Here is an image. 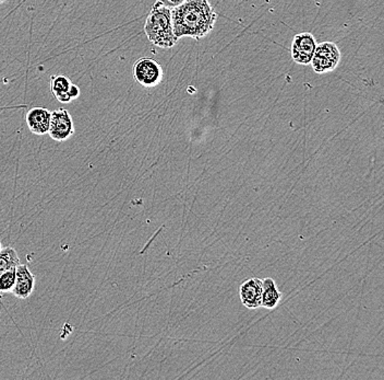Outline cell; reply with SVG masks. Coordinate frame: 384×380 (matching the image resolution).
I'll use <instances>...</instances> for the list:
<instances>
[{
	"instance_id": "15",
	"label": "cell",
	"mask_w": 384,
	"mask_h": 380,
	"mask_svg": "<svg viewBox=\"0 0 384 380\" xmlns=\"http://www.w3.org/2000/svg\"><path fill=\"white\" fill-rule=\"evenodd\" d=\"M6 1H7V0H0V5H1V3H6Z\"/></svg>"
},
{
	"instance_id": "3",
	"label": "cell",
	"mask_w": 384,
	"mask_h": 380,
	"mask_svg": "<svg viewBox=\"0 0 384 380\" xmlns=\"http://www.w3.org/2000/svg\"><path fill=\"white\" fill-rule=\"evenodd\" d=\"M341 50L333 42H322L316 44L311 66L316 74H327L333 72L340 63Z\"/></svg>"
},
{
	"instance_id": "2",
	"label": "cell",
	"mask_w": 384,
	"mask_h": 380,
	"mask_svg": "<svg viewBox=\"0 0 384 380\" xmlns=\"http://www.w3.org/2000/svg\"><path fill=\"white\" fill-rule=\"evenodd\" d=\"M144 33L150 42L157 48H174L179 39L174 33L172 9L156 1L144 24Z\"/></svg>"
},
{
	"instance_id": "8",
	"label": "cell",
	"mask_w": 384,
	"mask_h": 380,
	"mask_svg": "<svg viewBox=\"0 0 384 380\" xmlns=\"http://www.w3.org/2000/svg\"><path fill=\"white\" fill-rule=\"evenodd\" d=\"M35 288V276L26 264H19L16 269V281L12 294L16 298L28 299L33 294Z\"/></svg>"
},
{
	"instance_id": "10",
	"label": "cell",
	"mask_w": 384,
	"mask_h": 380,
	"mask_svg": "<svg viewBox=\"0 0 384 380\" xmlns=\"http://www.w3.org/2000/svg\"><path fill=\"white\" fill-rule=\"evenodd\" d=\"M241 303L248 309H258L261 307L262 301V280L260 278H250L241 284L239 289Z\"/></svg>"
},
{
	"instance_id": "12",
	"label": "cell",
	"mask_w": 384,
	"mask_h": 380,
	"mask_svg": "<svg viewBox=\"0 0 384 380\" xmlns=\"http://www.w3.org/2000/svg\"><path fill=\"white\" fill-rule=\"evenodd\" d=\"M20 264L18 252L16 249L7 247L0 251V275L8 269H14Z\"/></svg>"
},
{
	"instance_id": "14",
	"label": "cell",
	"mask_w": 384,
	"mask_h": 380,
	"mask_svg": "<svg viewBox=\"0 0 384 380\" xmlns=\"http://www.w3.org/2000/svg\"><path fill=\"white\" fill-rule=\"evenodd\" d=\"M156 1L157 3H162L163 6L168 7V8L173 9L185 3L186 0H156Z\"/></svg>"
},
{
	"instance_id": "16",
	"label": "cell",
	"mask_w": 384,
	"mask_h": 380,
	"mask_svg": "<svg viewBox=\"0 0 384 380\" xmlns=\"http://www.w3.org/2000/svg\"><path fill=\"white\" fill-rule=\"evenodd\" d=\"M3 249V245H1V241H0V251Z\"/></svg>"
},
{
	"instance_id": "5",
	"label": "cell",
	"mask_w": 384,
	"mask_h": 380,
	"mask_svg": "<svg viewBox=\"0 0 384 380\" xmlns=\"http://www.w3.org/2000/svg\"><path fill=\"white\" fill-rule=\"evenodd\" d=\"M50 138L61 143L68 140L74 134V120L65 108H58L52 112L50 117Z\"/></svg>"
},
{
	"instance_id": "9",
	"label": "cell",
	"mask_w": 384,
	"mask_h": 380,
	"mask_svg": "<svg viewBox=\"0 0 384 380\" xmlns=\"http://www.w3.org/2000/svg\"><path fill=\"white\" fill-rule=\"evenodd\" d=\"M50 117H52V112L48 108H41V106L30 108L29 112L26 113V124L29 127L30 132L39 136L48 134Z\"/></svg>"
},
{
	"instance_id": "13",
	"label": "cell",
	"mask_w": 384,
	"mask_h": 380,
	"mask_svg": "<svg viewBox=\"0 0 384 380\" xmlns=\"http://www.w3.org/2000/svg\"><path fill=\"white\" fill-rule=\"evenodd\" d=\"M16 269L17 267L8 269L0 275V295L10 294L12 291L14 281H16Z\"/></svg>"
},
{
	"instance_id": "6",
	"label": "cell",
	"mask_w": 384,
	"mask_h": 380,
	"mask_svg": "<svg viewBox=\"0 0 384 380\" xmlns=\"http://www.w3.org/2000/svg\"><path fill=\"white\" fill-rule=\"evenodd\" d=\"M316 41L310 32H303L294 37L292 57L298 65H309L316 50Z\"/></svg>"
},
{
	"instance_id": "4",
	"label": "cell",
	"mask_w": 384,
	"mask_h": 380,
	"mask_svg": "<svg viewBox=\"0 0 384 380\" xmlns=\"http://www.w3.org/2000/svg\"><path fill=\"white\" fill-rule=\"evenodd\" d=\"M162 66L154 59L142 57L134 65V78L139 85L145 88H154L163 80Z\"/></svg>"
},
{
	"instance_id": "7",
	"label": "cell",
	"mask_w": 384,
	"mask_h": 380,
	"mask_svg": "<svg viewBox=\"0 0 384 380\" xmlns=\"http://www.w3.org/2000/svg\"><path fill=\"white\" fill-rule=\"evenodd\" d=\"M50 91L56 100L61 103H69L76 100L80 95V89L63 75H54L50 77Z\"/></svg>"
},
{
	"instance_id": "11",
	"label": "cell",
	"mask_w": 384,
	"mask_h": 380,
	"mask_svg": "<svg viewBox=\"0 0 384 380\" xmlns=\"http://www.w3.org/2000/svg\"><path fill=\"white\" fill-rule=\"evenodd\" d=\"M281 299H282V293L279 291L274 280L271 278L262 280L261 307L272 310L280 304Z\"/></svg>"
},
{
	"instance_id": "1",
	"label": "cell",
	"mask_w": 384,
	"mask_h": 380,
	"mask_svg": "<svg viewBox=\"0 0 384 380\" xmlns=\"http://www.w3.org/2000/svg\"><path fill=\"white\" fill-rule=\"evenodd\" d=\"M216 19L209 0H186L172 9V23L178 39L189 37L201 40L211 33Z\"/></svg>"
}]
</instances>
